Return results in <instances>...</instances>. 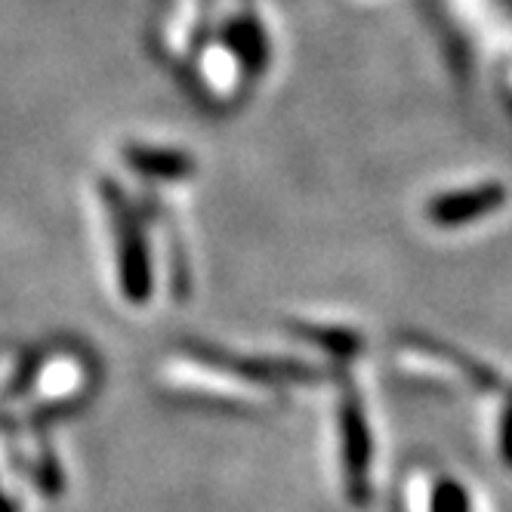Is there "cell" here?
I'll list each match as a JSON object with an SVG mask.
<instances>
[{
    "mask_svg": "<svg viewBox=\"0 0 512 512\" xmlns=\"http://www.w3.org/2000/svg\"><path fill=\"white\" fill-rule=\"evenodd\" d=\"M161 380L167 389L179 395H192L201 401H213V405H229V408H263L275 398L272 389L260 380H250L244 374H232L219 364H204L195 358H170L161 364Z\"/></svg>",
    "mask_w": 512,
    "mask_h": 512,
    "instance_id": "1",
    "label": "cell"
},
{
    "mask_svg": "<svg viewBox=\"0 0 512 512\" xmlns=\"http://www.w3.org/2000/svg\"><path fill=\"white\" fill-rule=\"evenodd\" d=\"M102 198H105L108 216H112L121 294L130 303H145L152 297V263H149V247L142 241L139 213L127 204V198L115 186H108V182L102 186Z\"/></svg>",
    "mask_w": 512,
    "mask_h": 512,
    "instance_id": "2",
    "label": "cell"
},
{
    "mask_svg": "<svg viewBox=\"0 0 512 512\" xmlns=\"http://www.w3.org/2000/svg\"><path fill=\"white\" fill-rule=\"evenodd\" d=\"M90 368L81 352H53L34 368L28 386L19 392V414L59 411L87 392Z\"/></svg>",
    "mask_w": 512,
    "mask_h": 512,
    "instance_id": "3",
    "label": "cell"
},
{
    "mask_svg": "<svg viewBox=\"0 0 512 512\" xmlns=\"http://www.w3.org/2000/svg\"><path fill=\"white\" fill-rule=\"evenodd\" d=\"M340 426H343V466L352 497L364 500L368 494V469H371V432L364 420L361 401L349 395L340 408Z\"/></svg>",
    "mask_w": 512,
    "mask_h": 512,
    "instance_id": "4",
    "label": "cell"
},
{
    "mask_svg": "<svg viewBox=\"0 0 512 512\" xmlns=\"http://www.w3.org/2000/svg\"><path fill=\"white\" fill-rule=\"evenodd\" d=\"M244 75H247L244 65L238 62V56L223 41H216L213 47H207L195 59L198 87L207 93L210 102H232L241 90Z\"/></svg>",
    "mask_w": 512,
    "mask_h": 512,
    "instance_id": "5",
    "label": "cell"
},
{
    "mask_svg": "<svg viewBox=\"0 0 512 512\" xmlns=\"http://www.w3.org/2000/svg\"><path fill=\"white\" fill-rule=\"evenodd\" d=\"M506 198L503 186H479V189H460L435 198L429 204V219L438 226H463L472 219L494 213Z\"/></svg>",
    "mask_w": 512,
    "mask_h": 512,
    "instance_id": "6",
    "label": "cell"
},
{
    "mask_svg": "<svg viewBox=\"0 0 512 512\" xmlns=\"http://www.w3.org/2000/svg\"><path fill=\"white\" fill-rule=\"evenodd\" d=\"M219 41H223L235 56L238 62L244 65L247 75H256V71H263L266 62H269V41H266V31L263 25L256 22L253 16H232L226 25H223V34H219Z\"/></svg>",
    "mask_w": 512,
    "mask_h": 512,
    "instance_id": "7",
    "label": "cell"
},
{
    "mask_svg": "<svg viewBox=\"0 0 512 512\" xmlns=\"http://www.w3.org/2000/svg\"><path fill=\"white\" fill-rule=\"evenodd\" d=\"M124 161L145 179H161V182H176L192 176L195 164L189 155L173 152V149H161V145H127L124 149Z\"/></svg>",
    "mask_w": 512,
    "mask_h": 512,
    "instance_id": "8",
    "label": "cell"
},
{
    "mask_svg": "<svg viewBox=\"0 0 512 512\" xmlns=\"http://www.w3.org/2000/svg\"><path fill=\"white\" fill-rule=\"evenodd\" d=\"M19 460L22 466L31 472L34 485H38L44 494H59L65 488V479H62V469L53 457V451L41 442V438H22L19 445Z\"/></svg>",
    "mask_w": 512,
    "mask_h": 512,
    "instance_id": "9",
    "label": "cell"
},
{
    "mask_svg": "<svg viewBox=\"0 0 512 512\" xmlns=\"http://www.w3.org/2000/svg\"><path fill=\"white\" fill-rule=\"evenodd\" d=\"M432 512H469V494L463 491V485L438 482L432 494Z\"/></svg>",
    "mask_w": 512,
    "mask_h": 512,
    "instance_id": "10",
    "label": "cell"
},
{
    "mask_svg": "<svg viewBox=\"0 0 512 512\" xmlns=\"http://www.w3.org/2000/svg\"><path fill=\"white\" fill-rule=\"evenodd\" d=\"M306 340L312 343H321L327 349H334V352H346V349H355V337L343 334V331H331V327H303L300 331Z\"/></svg>",
    "mask_w": 512,
    "mask_h": 512,
    "instance_id": "11",
    "label": "cell"
},
{
    "mask_svg": "<svg viewBox=\"0 0 512 512\" xmlns=\"http://www.w3.org/2000/svg\"><path fill=\"white\" fill-rule=\"evenodd\" d=\"M503 460L512 463V408L503 417Z\"/></svg>",
    "mask_w": 512,
    "mask_h": 512,
    "instance_id": "12",
    "label": "cell"
},
{
    "mask_svg": "<svg viewBox=\"0 0 512 512\" xmlns=\"http://www.w3.org/2000/svg\"><path fill=\"white\" fill-rule=\"evenodd\" d=\"M0 512H19V509H16V503H13L4 491H0Z\"/></svg>",
    "mask_w": 512,
    "mask_h": 512,
    "instance_id": "13",
    "label": "cell"
}]
</instances>
